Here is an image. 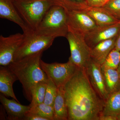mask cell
Masks as SVG:
<instances>
[{"label":"cell","instance_id":"cell-12","mask_svg":"<svg viewBox=\"0 0 120 120\" xmlns=\"http://www.w3.org/2000/svg\"><path fill=\"white\" fill-rule=\"evenodd\" d=\"M0 17L19 25L25 34L34 31L28 26L22 19L15 7L13 0H0Z\"/></svg>","mask_w":120,"mask_h":120},{"label":"cell","instance_id":"cell-15","mask_svg":"<svg viewBox=\"0 0 120 120\" xmlns=\"http://www.w3.org/2000/svg\"><path fill=\"white\" fill-rule=\"evenodd\" d=\"M116 37L101 42L91 49V60L100 65L103 64L107 56L115 47Z\"/></svg>","mask_w":120,"mask_h":120},{"label":"cell","instance_id":"cell-5","mask_svg":"<svg viewBox=\"0 0 120 120\" xmlns=\"http://www.w3.org/2000/svg\"><path fill=\"white\" fill-rule=\"evenodd\" d=\"M25 35L24 41L15 55L14 61L44 52L50 47L56 38L53 36L38 34L34 31Z\"/></svg>","mask_w":120,"mask_h":120},{"label":"cell","instance_id":"cell-28","mask_svg":"<svg viewBox=\"0 0 120 120\" xmlns=\"http://www.w3.org/2000/svg\"><path fill=\"white\" fill-rule=\"evenodd\" d=\"M99 120H117V117L108 115H101Z\"/></svg>","mask_w":120,"mask_h":120},{"label":"cell","instance_id":"cell-19","mask_svg":"<svg viewBox=\"0 0 120 120\" xmlns=\"http://www.w3.org/2000/svg\"><path fill=\"white\" fill-rule=\"evenodd\" d=\"M120 114V89L109 94L105 101L101 115H108L117 117Z\"/></svg>","mask_w":120,"mask_h":120},{"label":"cell","instance_id":"cell-27","mask_svg":"<svg viewBox=\"0 0 120 120\" xmlns=\"http://www.w3.org/2000/svg\"><path fill=\"white\" fill-rule=\"evenodd\" d=\"M23 120H48L46 118L42 117L41 116H38L37 114L30 113L29 112H27Z\"/></svg>","mask_w":120,"mask_h":120},{"label":"cell","instance_id":"cell-3","mask_svg":"<svg viewBox=\"0 0 120 120\" xmlns=\"http://www.w3.org/2000/svg\"><path fill=\"white\" fill-rule=\"evenodd\" d=\"M34 31L38 34L56 38L66 37L68 31L66 10L59 5H52Z\"/></svg>","mask_w":120,"mask_h":120},{"label":"cell","instance_id":"cell-24","mask_svg":"<svg viewBox=\"0 0 120 120\" xmlns=\"http://www.w3.org/2000/svg\"><path fill=\"white\" fill-rule=\"evenodd\" d=\"M102 8L120 20V0H109Z\"/></svg>","mask_w":120,"mask_h":120},{"label":"cell","instance_id":"cell-9","mask_svg":"<svg viewBox=\"0 0 120 120\" xmlns=\"http://www.w3.org/2000/svg\"><path fill=\"white\" fill-rule=\"evenodd\" d=\"M66 11L68 31L84 35L98 26L92 17L86 12L78 11Z\"/></svg>","mask_w":120,"mask_h":120},{"label":"cell","instance_id":"cell-1","mask_svg":"<svg viewBox=\"0 0 120 120\" xmlns=\"http://www.w3.org/2000/svg\"><path fill=\"white\" fill-rule=\"evenodd\" d=\"M64 90L68 120H99L105 101L92 86L86 69L78 68Z\"/></svg>","mask_w":120,"mask_h":120},{"label":"cell","instance_id":"cell-8","mask_svg":"<svg viewBox=\"0 0 120 120\" xmlns=\"http://www.w3.org/2000/svg\"><path fill=\"white\" fill-rule=\"evenodd\" d=\"M25 38L23 33H17L8 37L0 36V66L7 67L14 62L15 55Z\"/></svg>","mask_w":120,"mask_h":120},{"label":"cell","instance_id":"cell-21","mask_svg":"<svg viewBox=\"0 0 120 120\" xmlns=\"http://www.w3.org/2000/svg\"><path fill=\"white\" fill-rule=\"evenodd\" d=\"M47 82H39L34 87L32 91L30 106L44 102Z\"/></svg>","mask_w":120,"mask_h":120},{"label":"cell","instance_id":"cell-7","mask_svg":"<svg viewBox=\"0 0 120 120\" xmlns=\"http://www.w3.org/2000/svg\"><path fill=\"white\" fill-rule=\"evenodd\" d=\"M40 64L48 78L57 88L64 86L73 76L78 68L69 60L65 63L48 64L41 60Z\"/></svg>","mask_w":120,"mask_h":120},{"label":"cell","instance_id":"cell-2","mask_svg":"<svg viewBox=\"0 0 120 120\" xmlns=\"http://www.w3.org/2000/svg\"><path fill=\"white\" fill-rule=\"evenodd\" d=\"M43 52L27 56L7 66L22 84L25 97L30 101L35 86L39 82H47L48 79L40 64Z\"/></svg>","mask_w":120,"mask_h":120},{"label":"cell","instance_id":"cell-16","mask_svg":"<svg viewBox=\"0 0 120 120\" xmlns=\"http://www.w3.org/2000/svg\"><path fill=\"white\" fill-rule=\"evenodd\" d=\"M83 12L92 17L98 26L112 25L120 22L102 8H94L88 5Z\"/></svg>","mask_w":120,"mask_h":120},{"label":"cell","instance_id":"cell-10","mask_svg":"<svg viewBox=\"0 0 120 120\" xmlns=\"http://www.w3.org/2000/svg\"><path fill=\"white\" fill-rule=\"evenodd\" d=\"M120 30V22L112 25L98 26L84 35L86 43L91 49L103 41L117 36Z\"/></svg>","mask_w":120,"mask_h":120},{"label":"cell","instance_id":"cell-25","mask_svg":"<svg viewBox=\"0 0 120 120\" xmlns=\"http://www.w3.org/2000/svg\"><path fill=\"white\" fill-rule=\"evenodd\" d=\"M54 5H59L66 10H69L74 4L86 2L84 0H52Z\"/></svg>","mask_w":120,"mask_h":120},{"label":"cell","instance_id":"cell-30","mask_svg":"<svg viewBox=\"0 0 120 120\" xmlns=\"http://www.w3.org/2000/svg\"><path fill=\"white\" fill-rule=\"evenodd\" d=\"M117 70H118V71H119V72L120 73V65H119V67H118V69H117Z\"/></svg>","mask_w":120,"mask_h":120},{"label":"cell","instance_id":"cell-31","mask_svg":"<svg viewBox=\"0 0 120 120\" xmlns=\"http://www.w3.org/2000/svg\"><path fill=\"white\" fill-rule=\"evenodd\" d=\"M117 120H120V114L117 116Z\"/></svg>","mask_w":120,"mask_h":120},{"label":"cell","instance_id":"cell-6","mask_svg":"<svg viewBox=\"0 0 120 120\" xmlns=\"http://www.w3.org/2000/svg\"><path fill=\"white\" fill-rule=\"evenodd\" d=\"M65 38L71 50L69 60L79 68L86 69L91 60V49L86 43L84 35L68 31Z\"/></svg>","mask_w":120,"mask_h":120},{"label":"cell","instance_id":"cell-11","mask_svg":"<svg viewBox=\"0 0 120 120\" xmlns=\"http://www.w3.org/2000/svg\"><path fill=\"white\" fill-rule=\"evenodd\" d=\"M86 70L92 86L99 97L105 101L109 94L106 89L101 65L98 64L91 59Z\"/></svg>","mask_w":120,"mask_h":120},{"label":"cell","instance_id":"cell-29","mask_svg":"<svg viewBox=\"0 0 120 120\" xmlns=\"http://www.w3.org/2000/svg\"><path fill=\"white\" fill-rule=\"evenodd\" d=\"M115 49L119 50H120V30L116 38V43H115Z\"/></svg>","mask_w":120,"mask_h":120},{"label":"cell","instance_id":"cell-23","mask_svg":"<svg viewBox=\"0 0 120 120\" xmlns=\"http://www.w3.org/2000/svg\"><path fill=\"white\" fill-rule=\"evenodd\" d=\"M120 62V51L114 48L107 56L101 67L117 69Z\"/></svg>","mask_w":120,"mask_h":120},{"label":"cell","instance_id":"cell-32","mask_svg":"<svg viewBox=\"0 0 120 120\" xmlns=\"http://www.w3.org/2000/svg\"></svg>","mask_w":120,"mask_h":120},{"label":"cell","instance_id":"cell-26","mask_svg":"<svg viewBox=\"0 0 120 120\" xmlns=\"http://www.w3.org/2000/svg\"><path fill=\"white\" fill-rule=\"evenodd\" d=\"M109 0H86L88 6L94 8H102Z\"/></svg>","mask_w":120,"mask_h":120},{"label":"cell","instance_id":"cell-14","mask_svg":"<svg viewBox=\"0 0 120 120\" xmlns=\"http://www.w3.org/2000/svg\"><path fill=\"white\" fill-rule=\"evenodd\" d=\"M17 77L7 67L0 68V92L5 97H10L19 102L13 89V85Z\"/></svg>","mask_w":120,"mask_h":120},{"label":"cell","instance_id":"cell-13","mask_svg":"<svg viewBox=\"0 0 120 120\" xmlns=\"http://www.w3.org/2000/svg\"><path fill=\"white\" fill-rule=\"evenodd\" d=\"M0 95V101L7 112L8 120H23L26 113L29 111L30 106H26L20 104L15 99L10 100L5 97Z\"/></svg>","mask_w":120,"mask_h":120},{"label":"cell","instance_id":"cell-4","mask_svg":"<svg viewBox=\"0 0 120 120\" xmlns=\"http://www.w3.org/2000/svg\"><path fill=\"white\" fill-rule=\"evenodd\" d=\"M18 12L27 25L35 31L45 14L54 5L52 0H13Z\"/></svg>","mask_w":120,"mask_h":120},{"label":"cell","instance_id":"cell-20","mask_svg":"<svg viewBox=\"0 0 120 120\" xmlns=\"http://www.w3.org/2000/svg\"><path fill=\"white\" fill-rule=\"evenodd\" d=\"M28 112L46 118L48 120H54V110L53 106L44 102L30 106Z\"/></svg>","mask_w":120,"mask_h":120},{"label":"cell","instance_id":"cell-18","mask_svg":"<svg viewBox=\"0 0 120 120\" xmlns=\"http://www.w3.org/2000/svg\"><path fill=\"white\" fill-rule=\"evenodd\" d=\"M101 68L109 94L120 90V73L117 69L102 67Z\"/></svg>","mask_w":120,"mask_h":120},{"label":"cell","instance_id":"cell-22","mask_svg":"<svg viewBox=\"0 0 120 120\" xmlns=\"http://www.w3.org/2000/svg\"><path fill=\"white\" fill-rule=\"evenodd\" d=\"M58 88L50 79L48 78L44 103L46 105L53 106L54 101L56 97Z\"/></svg>","mask_w":120,"mask_h":120},{"label":"cell","instance_id":"cell-17","mask_svg":"<svg viewBox=\"0 0 120 120\" xmlns=\"http://www.w3.org/2000/svg\"><path fill=\"white\" fill-rule=\"evenodd\" d=\"M53 108L54 120H68V112L65 97L64 86L58 88Z\"/></svg>","mask_w":120,"mask_h":120}]
</instances>
